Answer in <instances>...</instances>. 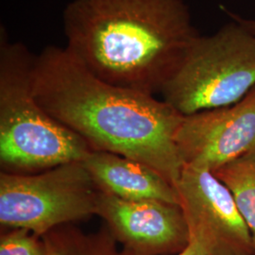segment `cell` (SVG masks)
Wrapping results in <instances>:
<instances>
[{"mask_svg":"<svg viewBox=\"0 0 255 255\" xmlns=\"http://www.w3.org/2000/svg\"><path fill=\"white\" fill-rule=\"evenodd\" d=\"M213 173L232 193L251 232L255 255V149Z\"/></svg>","mask_w":255,"mask_h":255,"instance_id":"11","label":"cell"},{"mask_svg":"<svg viewBox=\"0 0 255 255\" xmlns=\"http://www.w3.org/2000/svg\"><path fill=\"white\" fill-rule=\"evenodd\" d=\"M101 191L127 201L178 203L175 185L157 170L122 155L93 150L83 161Z\"/></svg>","mask_w":255,"mask_h":255,"instance_id":"9","label":"cell"},{"mask_svg":"<svg viewBox=\"0 0 255 255\" xmlns=\"http://www.w3.org/2000/svg\"><path fill=\"white\" fill-rule=\"evenodd\" d=\"M0 255H48L43 237L24 228H1Z\"/></svg>","mask_w":255,"mask_h":255,"instance_id":"12","label":"cell"},{"mask_svg":"<svg viewBox=\"0 0 255 255\" xmlns=\"http://www.w3.org/2000/svg\"><path fill=\"white\" fill-rule=\"evenodd\" d=\"M230 15L236 22L241 24L243 27H246L249 31H251L254 35H255V19L242 18V17H239L238 15L232 14V13H230Z\"/></svg>","mask_w":255,"mask_h":255,"instance_id":"14","label":"cell"},{"mask_svg":"<svg viewBox=\"0 0 255 255\" xmlns=\"http://www.w3.org/2000/svg\"><path fill=\"white\" fill-rule=\"evenodd\" d=\"M97 216L122 248L141 255H178L190 241L180 204L127 201L101 191Z\"/></svg>","mask_w":255,"mask_h":255,"instance_id":"8","label":"cell"},{"mask_svg":"<svg viewBox=\"0 0 255 255\" xmlns=\"http://www.w3.org/2000/svg\"><path fill=\"white\" fill-rule=\"evenodd\" d=\"M190 234L215 255H255L251 232L228 187L207 170L183 165L175 183Z\"/></svg>","mask_w":255,"mask_h":255,"instance_id":"7","label":"cell"},{"mask_svg":"<svg viewBox=\"0 0 255 255\" xmlns=\"http://www.w3.org/2000/svg\"><path fill=\"white\" fill-rule=\"evenodd\" d=\"M178 255H215L201 238L190 234V241L186 248Z\"/></svg>","mask_w":255,"mask_h":255,"instance_id":"13","label":"cell"},{"mask_svg":"<svg viewBox=\"0 0 255 255\" xmlns=\"http://www.w3.org/2000/svg\"><path fill=\"white\" fill-rule=\"evenodd\" d=\"M66 47L111 84L155 96L200 36L183 0H72Z\"/></svg>","mask_w":255,"mask_h":255,"instance_id":"2","label":"cell"},{"mask_svg":"<svg viewBox=\"0 0 255 255\" xmlns=\"http://www.w3.org/2000/svg\"><path fill=\"white\" fill-rule=\"evenodd\" d=\"M32 89L42 108L93 150L146 164L174 185L179 180L183 164L174 136L183 116L165 101L101 80L66 46L35 56Z\"/></svg>","mask_w":255,"mask_h":255,"instance_id":"1","label":"cell"},{"mask_svg":"<svg viewBox=\"0 0 255 255\" xmlns=\"http://www.w3.org/2000/svg\"><path fill=\"white\" fill-rule=\"evenodd\" d=\"M35 56L0 29V165L8 173H38L84 161L89 145L53 119L32 89Z\"/></svg>","mask_w":255,"mask_h":255,"instance_id":"3","label":"cell"},{"mask_svg":"<svg viewBox=\"0 0 255 255\" xmlns=\"http://www.w3.org/2000/svg\"><path fill=\"white\" fill-rule=\"evenodd\" d=\"M43 238L48 255H141L120 246L104 223L95 233H85L75 224L63 225Z\"/></svg>","mask_w":255,"mask_h":255,"instance_id":"10","label":"cell"},{"mask_svg":"<svg viewBox=\"0 0 255 255\" xmlns=\"http://www.w3.org/2000/svg\"><path fill=\"white\" fill-rule=\"evenodd\" d=\"M174 141L185 166L214 172L255 149V87L227 107L183 116Z\"/></svg>","mask_w":255,"mask_h":255,"instance_id":"6","label":"cell"},{"mask_svg":"<svg viewBox=\"0 0 255 255\" xmlns=\"http://www.w3.org/2000/svg\"><path fill=\"white\" fill-rule=\"evenodd\" d=\"M255 87V35L235 21L198 37L160 94L189 116L236 104Z\"/></svg>","mask_w":255,"mask_h":255,"instance_id":"4","label":"cell"},{"mask_svg":"<svg viewBox=\"0 0 255 255\" xmlns=\"http://www.w3.org/2000/svg\"><path fill=\"white\" fill-rule=\"evenodd\" d=\"M101 190L83 161L32 174L0 173L1 228L43 237L53 229L97 216Z\"/></svg>","mask_w":255,"mask_h":255,"instance_id":"5","label":"cell"}]
</instances>
